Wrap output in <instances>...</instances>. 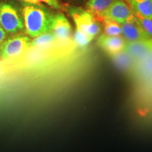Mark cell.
Segmentation results:
<instances>
[{"label": "cell", "mask_w": 152, "mask_h": 152, "mask_svg": "<svg viewBox=\"0 0 152 152\" xmlns=\"http://www.w3.org/2000/svg\"><path fill=\"white\" fill-rule=\"evenodd\" d=\"M18 1H23L24 3H31L30 0H18ZM32 4V3H31Z\"/></svg>", "instance_id": "18"}, {"label": "cell", "mask_w": 152, "mask_h": 152, "mask_svg": "<svg viewBox=\"0 0 152 152\" xmlns=\"http://www.w3.org/2000/svg\"><path fill=\"white\" fill-rule=\"evenodd\" d=\"M51 32L57 40L66 42L72 35V26L68 19L61 12L53 14L51 23Z\"/></svg>", "instance_id": "8"}, {"label": "cell", "mask_w": 152, "mask_h": 152, "mask_svg": "<svg viewBox=\"0 0 152 152\" xmlns=\"http://www.w3.org/2000/svg\"><path fill=\"white\" fill-rule=\"evenodd\" d=\"M0 25L9 35L21 33L25 30L22 11L11 1H1Z\"/></svg>", "instance_id": "2"}, {"label": "cell", "mask_w": 152, "mask_h": 152, "mask_svg": "<svg viewBox=\"0 0 152 152\" xmlns=\"http://www.w3.org/2000/svg\"><path fill=\"white\" fill-rule=\"evenodd\" d=\"M25 33L34 38L51 32V23L54 13L42 4L24 3L22 9Z\"/></svg>", "instance_id": "1"}, {"label": "cell", "mask_w": 152, "mask_h": 152, "mask_svg": "<svg viewBox=\"0 0 152 152\" xmlns=\"http://www.w3.org/2000/svg\"><path fill=\"white\" fill-rule=\"evenodd\" d=\"M134 16L135 15L134 11L132 10L130 7L127 4L126 2L123 0H116L106 11L101 20L103 18H108L121 24L131 20Z\"/></svg>", "instance_id": "7"}, {"label": "cell", "mask_w": 152, "mask_h": 152, "mask_svg": "<svg viewBox=\"0 0 152 152\" xmlns=\"http://www.w3.org/2000/svg\"><path fill=\"white\" fill-rule=\"evenodd\" d=\"M7 35L8 34L6 33V31L3 29V28L1 27V25H0V45L2 44L6 39L7 38Z\"/></svg>", "instance_id": "17"}, {"label": "cell", "mask_w": 152, "mask_h": 152, "mask_svg": "<svg viewBox=\"0 0 152 152\" xmlns=\"http://www.w3.org/2000/svg\"><path fill=\"white\" fill-rule=\"evenodd\" d=\"M135 16L137 18L138 21L141 24L142 27L144 28L145 30L146 33L149 35L150 37H152V20L150 18H145V17L139 15L137 14H134Z\"/></svg>", "instance_id": "15"}, {"label": "cell", "mask_w": 152, "mask_h": 152, "mask_svg": "<svg viewBox=\"0 0 152 152\" xmlns=\"http://www.w3.org/2000/svg\"><path fill=\"white\" fill-rule=\"evenodd\" d=\"M125 51L135 59H140L152 52V38L145 41L127 43Z\"/></svg>", "instance_id": "9"}, {"label": "cell", "mask_w": 152, "mask_h": 152, "mask_svg": "<svg viewBox=\"0 0 152 152\" xmlns=\"http://www.w3.org/2000/svg\"><path fill=\"white\" fill-rule=\"evenodd\" d=\"M56 37L52 32L45 33L42 35L32 39L31 47H38L41 45H46L47 44H50L56 40Z\"/></svg>", "instance_id": "14"}, {"label": "cell", "mask_w": 152, "mask_h": 152, "mask_svg": "<svg viewBox=\"0 0 152 152\" xmlns=\"http://www.w3.org/2000/svg\"><path fill=\"white\" fill-rule=\"evenodd\" d=\"M96 43L111 57L125 51L128 42L123 36H110L103 33L98 37Z\"/></svg>", "instance_id": "6"}, {"label": "cell", "mask_w": 152, "mask_h": 152, "mask_svg": "<svg viewBox=\"0 0 152 152\" xmlns=\"http://www.w3.org/2000/svg\"><path fill=\"white\" fill-rule=\"evenodd\" d=\"M115 1L116 0H88L86 8L100 22L106 11Z\"/></svg>", "instance_id": "10"}, {"label": "cell", "mask_w": 152, "mask_h": 152, "mask_svg": "<svg viewBox=\"0 0 152 152\" xmlns=\"http://www.w3.org/2000/svg\"><path fill=\"white\" fill-rule=\"evenodd\" d=\"M111 58L118 66V67L122 69H128L132 66L133 61H135L125 50L123 52L111 56Z\"/></svg>", "instance_id": "13"}, {"label": "cell", "mask_w": 152, "mask_h": 152, "mask_svg": "<svg viewBox=\"0 0 152 152\" xmlns=\"http://www.w3.org/2000/svg\"><path fill=\"white\" fill-rule=\"evenodd\" d=\"M121 26L123 37L128 43L145 41L152 38L146 33L136 16L131 20L121 23Z\"/></svg>", "instance_id": "5"}, {"label": "cell", "mask_w": 152, "mask_h": 152, "mask_svg": "<svg viewBox=\"0 0 152 152\" xmlns=\"http://www.w3.org/2000/svg\"><path fill=\"white\" fill-rule=\"evenodd\" d=\"M68 12L75 25V32L94 38L100 33L99 21L87 9L80 7H70Z\"/></svg>", "instance_id": "3"}, {"label": "cell", "mask_w": 152, "mask_h": 152, "mask_svg": "<svg viewBox=\"0 0 152 152\" xmlns=\"http://www.w3.org/2000/svg\"><path fill=\"white\" fill-rule=\"evenodd\" d=\"M134 14L152 20V0H128Z\"/></svg>", "instance_id": "11"}, {"label": "cell", "mask_w": 152, "mask_h": 152, "mask_svg": "<svg viewBox=\"0 0 152 152\" xmlns=\"http://www.w3.org/2000/svg\"><path fill=\"white\" fill-rule=\"evenodd\" d=\"M32 4H45L56 10H61L62 5L58 0H30Z\"/></svg>", "instance_id": "16"}, {"label": "cell", "mask_w": 152, "mask_h": 152, "mask_svg": "<svg viewBox=\"0 0 152 152\" xmlns=\"http://www.w3.org/2000/svg\"><path fill=\"white\" fill-rule=\"evenodd\" d=\"M101 22L104 26V33L110 36H123L121 24L108 18H103Z\"/></svg>", "instance_id": "12"}, {"label": "cell", "mask_w": 152, "mask_h": 152, "mask_svg": "<svg viewBox=\"0 0 152 152\" xmlns=\"http://www.w3.org/2000/svg\"><path fill=\"white\" fill-rule=\"evenodd\" d=\"M31 42L32 38L26 34L11 35L0 45V59H10L20 56L31 47Z\"/></svg>", "instance_id": "4"}]
</instances>
